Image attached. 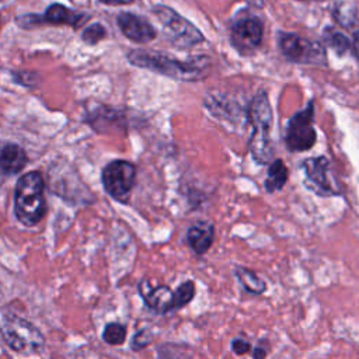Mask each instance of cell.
<instances>
[{
  "label": "cell",
  "instance_id": "cell-23",
  "mask_svg": "<svg viewBox=\"0 0 359 359\" xmlns=\"http://www.w3.org/2000/svg\"><path fill=\"white\" fill-rule=\"evenodd\" d=\"M250 348H251L250 342L247 339H244V338H234L231 341V349L237 355H244L245 352L250 351Z\"/></svg>",
  "mask_w": 359,
  "mask_h": 359
},
{
  "label": "cell",
  "instance_id": "cell-20",
  "mask_svg": "<svg viewBox=\"0 0 359 359\" xmlns=\"http://www.w3.org/2000/svg\"><path fill=\"white\" fill-rule=\"evenodd\" d=\"M324 38H325V42L328 43V46H331L338 55H344L351 46L349 39L345 35H342L341 32L331 31V32H327Z\"/></svg>",
  "mask_w": 359,
  "mask_h": 359
},
{
  "label": "cell",
  "instance_id": "cell-3",
  "mask_svg": "<svg viewBox=\"0 0 359 359\" xmlns=\"http://www.w3.org/2000/svg\"><path fill=\"white\" fill-rule=\"evenodd\" d=\"M46 212L43 195V178L38 171L24 174L17 185L14 195V213L25 226L38 224Z\"/></svg>",
  "mask_w": 359,
  "mask_h": 359
},
{
  "label": "cell",
  "instance_id": "cell-1",
  "mask_svg": "<svg viewBox=\"0 0 359 359\" xmlns=\"http://www.w3.org/2000/svg\"><path fill=\"white\" fill-rule=\"evenodd\" d=\"M128 59L132 65L137 67H143L181 81L199 80L203 76V70L206 66L205 59L198 57L191 60H178L161 52L143 49H135L129 52Z\"/></svg>",
  "mask_w": 359,
  "mask_h": 359
},
{
  "label": "cell",
  "instance_id": "cell-18",
  "mask_svg": "<svg viewBox=\"0 0 359 359\" xmlns=\"http://www.w3.org/2000/svg\"><path fill=\"white\" fill-rule=\"evenodd\" d=\"M195 296V285L192 280H187L181 283L172 294V310L181 309L187 306Z\"/></svg>",
  "mask_w": 359,
  "mask_h": 359
},
{
  "label": "cell",
  "instance_id": "cell-16",
  "mask_svg": "<svg viewBox=\"0 0 359 359\" xmlns=\"http://www.w3.org/2000/svg\"><path fill=\"white\" fill-rule=\"evenodd\" d=\"M287 167L283 164L282 160H275L271 163L268 172H266V180H265V189L268 192H275V191H280L286 181H287Z\"/></svg>",
  "mask_w": 359,
  "mask_h": 359
},
{
  "label": "cell",
  "instance_id": "cell-12",
  "mask_svg": "<svg viewBox=\"0 0 359 359\" xmlns=\"http://www.w3.org/2000/svg\"><path fill=\"white\" fill-rule=\"evenodd\" d=\"M140 296L144 303L158 313H167L172 310V294L174 292L168 286H151L147 279L139 285Z\"/></svg>",
  "mask_w": 359,
  "mask_h": 359
},
{
  "label": "cell",
  "instance_id": "cell-7",
  "mask_svg": "<svg viewBox=\"0 0 359 359\" xmlns=\"http://www.w3.org/2000/svg\"><path fill=\"white\" fill-rule=\"evenodd\" d=\"M135 165L125 160H114L102 170V185L108 195L119 202H126L135 185Z\"/></svg>",
  "mask_w": 359,
  "mask_h": 359
},
{
  "label": "cell",
  "instance_id": "cell-26",
  "mask_svg": "<svg viewBox=\"0 0 359 359\" xmlns=\"http://www.w3.org/2000/svg\"><path fill=\"white\" fill-rule=\"evenodd\" d=\"M100 1L107 4H125V3H130L132 0H100Z\"/></svg>",
  "mask_w": 359,
  "mask_h": 359
},
{
  "label": "cell",
  "instance_id": "cell-19",
  "mask_svg": "<svg viewBox=\"0 0 359 359\" xmlns=\"http://www.w3.org/2000/svg\"><path fill=\"white\" fill-rule=\"evenodd\" d=\"M102 338L111 345H121L126 338V327L119 323H109L104 328Z\"/></svg>",
  "mask_w": 359,
  "mask_h": 359
},
{
  "label": "cell",
  "instance_id": "cell-27",
  "mask_svg": "<svg viewBox=\"0 0 359 359\" xmlns=\"http://www.w3.org/2000/svg\"><path fill=\"white\" fill-rule=\"evenodd\" d=\"M245 1H248L250 4H252L255 7H262V4H264V0H245Z\"/></svg>",
  "mask_w": 359,
  "mask_h": 359
},
{
  "label": "cell",
  "instance_id": "cell-25",
  "mask_svg": "<svg viewBox=\"0 0 359 359\" xmlns=\"http://www.w3.org/2000/svg\"><path fill=\"white\" fill-rule=\"evenodd\" d=\"M265 355H266V352H265V349L261 348V346H257V348L254 349V352H252V356H254V358H264Z\"/></svg>",
  "mask_w": 359,
  "mask_h": 359
},
{
  "label": "cell",
  "instance_id": "cell-10",
  "mask_svg": "<svg viewBox=\"0 0 359 359\" xmlns=\"http://www.w3.org/2000/svg\"><path fill=\"white\" fill-rule=\"evenodd\" d=\"M262 24L257 18H243L231 28L233 45L240 50H252L261 43Z\"/></svg>",
  "mask_w": 359,
  "mask_h": 359
},
{
  "label": "cell",
  "instance_id": "cell-6",
  "mask_svg": "<svg viewBox=\"0 0 359 359\" xmlns=\"http://www.w3.org/2000/svg\"><path fill=\"white\" fill-rule=\"evenodd\" d=\"M304 172V185L320 196H334L341 194L338 182L331 172L330 161L324 157H310L302 163Z\"/></svg>",
  "mask_w": 359,
  "mask_h": 359
},
{
  "label": "cell",
  "instance_id": "cell-2",
  "mask_svg": "<svg viewBox=\"0 0 359 359\" xmlns=\"http://www.w3.org/2000/svg\"><path fill=\"white\" fill-rule=\"evenodd\" d=\"M247 116L252 126V135L250 139V150L252 158L258 164H265L273 156V147L271 140L273 114L266 93L261 91L254 95L248 105Z\"/></svg>",
  "mask_w": 359,
  "mask_h": 359
},
{
  "label": "cell",
  "instance_id": "cell-9",
  "mask_svg": "<svg viewBox=\"0 0 359 359\" xmlns=\"http://www.w3.org/2000/svg\"><path fill=\"white\" fill-rule=\"evenodd\" d=\"M279 48L286 59L303 65H324L325 50L313 41L304 39L294 34H283L279 39Z\"/></svg>",
  "mask_w": 359,
  "mask_h": 359
},
{
  "label": "cell",
  "instance_id": "cell-4",
  "mask_svg": "<svg viewBox=\"0 0 359 359\" xmlns=\"http://www.w3.org/2000/svg\"><path fill=\"white\" fill-rule=\"evenodd\" d=\"M0 331L7 345L17 352L38 351L45 342L36 327L15 314L3 317Z\"/></svg>",
  "mask_w": 359,
  "mask_h": 359
},
{
  "label": "cell",
  "instance_id": "cell-8",
  "mask_svg": "<svg viewBox=\"0 0 359 359\" xmlns=\"http://www.w3.org/2000/svg\"><path fill=\"white\" fill-rule=\"evenodd\" d=\"M153 13L164 25L172 41L180 43L181 46H192L203 41V35L201 34V31L170 7L157 6L153 8Z\"/></svg>",
  "mask_w": 359,
  "mask_h": 359
},
{
  "label": "cell",
  "instance_id": "cell-11",
  "mask_svg": "<svg viewBox=\"0 0 359 359\" xmlns=\"http://www.w3.org/2000/svg\"><path fill=\"white\" fill-rule=\"evenodd\" d=\"M118 25L123 35L135 42H149L156 38L153 25L132 13H121L118 15Z\"/></svg>",
  "mask_w": 359,
  "mask_h": 359
},
{
  "label": "cell",
  "instance_id": "cell-24",
  "mask_svg": "<svg viewBox=\"0 0 359 359\" xmlns=\"http://www.w3.org/2000/svg\"><path fill=\"white\" fill-rule=\"evenodd\" d=\"M352 52L359 59V29L353 32V39H352Z\"/></svg>",
  "mask_w": 359,
  "mask_h": 359
},
{
  "label": "cell",
  "instance_id": "cell-14",
  "mask_svg": "<svg viewBox=\"0 0 359 359\" xmlns=\"http://www.w3.org/2000/svg\"><path fill=\"white\" fill-rule=\"evenodd\" d=\"M27 164V154L22 147L15 143L0 146V171L4 174H15Z\"/></svg>",
  "mask_w": 359,
  "mask_h": 359
},
{
  "label": "cell",
  "instance_id": "cell-13",
  "mask_svg": "<svg viewBox=\"0 0 359 359\" xmlns=\"http://www.w3.org/2000/svg\"><path fill=\"white\" fill-rule=\"evenodd\" d=\"M213 236H215L213 224L209 222H199L188 229L187 241L195 254L202 255L210 248L213 243Z\"/></svg>",
  "mask_w": 359,
  "mask_h": 359
},
{
  "label": "cell",
  "instance_id": "cell-15",
  "mask_svg": "<svg viewBox=\"0 0 359 359\" xmlns=\"http://www.w3.org/2000/svg\"><path fill=\"white\" fill-rule=\"evenodd\" d=\"M86 14L66 8L62 4H52L42 17L39 15V22L45 21L50 24H67L72 27H79L83 24V21H86Z\"/></svg>",
  "mask_w": 359,
  "mask_h": 359
},
{
  "label": "cell",
  "instance_id": "cell-17",
  "mask_svg": "<svg viewBox=\"0 0 359 359\" xmlns=\"http://www.w3.org/2000/svg\"><path fill=\"white\" fill-rule=\"evenodd\" d=\"M236 276L238 282L243 285V287L250 293L261 294L266 290V283L261 278H258L255 272H252L248 268H244V266L236 268Z\"/></svg>",
  "mask_w": 359,
  "mask_h": 359
},
{
  "label": "cell",
  "instance_id": "cell-21",
  "mask_svg": "<svg viewBox=\"0 0 359 359\" xmlns=\"http://www.w3.org/2000/svg\"><path fill=\"white\" fill-rule=\"evenodd\" d=\"M81 36H83L84 42H87L90 45H94V43H97L100 39H102L105 36V28L101 24H93V25L87 27L83 31Z\"/></svg>",
  "mask_w": 359,
  "mask_h": 359
},
{
  "label": "cell",
  "instance_id": "cell-22",
  "mask_svg": "<svg viewBox=\"0 0 359 359\" xmlns=\"http://www.w3.org/2000/svg\"><path fill=\"white\" fill-rule=\"evenodd\" d=\"M150 342H151V334H150L147 330H142L140 332H137V334L133 337L132 348L137 351V349L146 348Z\"/></svg>",
  "mask_w": 359,
  "mask_h": 359
},
{
  "label": "cell",
  "instance_id": "cell-5",
  "mask_svg": "<svg viewBox=\"0 0 359 359\" xmlns=\"http://www.w3.org/2000/svg\"><path fill=\"white\" fill-rule=\"evenodd\" d=\"M314 104L310 101L304 109L296 112L286 125L285 143L290 151H306L316 143Z\"/></svg>",
  "mask_w": 359,
  "mask_h": 359
}]
</instances>
